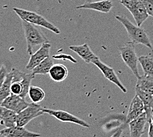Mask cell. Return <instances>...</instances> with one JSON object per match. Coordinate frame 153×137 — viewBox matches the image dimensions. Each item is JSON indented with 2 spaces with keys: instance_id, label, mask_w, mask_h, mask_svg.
Wrapping results in <instances>:
<instances>
[{
  "instance_id": "1",
  "label": "cell",
  "mask_w": 153,
  "mask_h": 137,
  "mask_svg": "<svg viewBox=\"0 0 153 137\" xmlns=\"http://www.w3.org/2000/svg\"><path fill=\"white\" fill-rule=\"evenodd\" d=\"M116 19L125 27L132 42L143 44L149 47L150 49L152 48L151 40L144 28L133 24L125 16L117 15L116 16Z\"/></svg>"
},
{
  "instance_id": "2",
  "label": "cell",
  "mask_w": 153,
  "mask_h": 137,
  "mask_svg": "<svg viewBox=\"0 0 153 137\" xmlns=\"http://www.w3.org/2000/svg\"><path fill=\"white\" fill-rule=\"evenodd\" d=\"M11 71L13 75L11 85V94L19 95L25 98L28 93L31 81L34 78L35 75L33 73L21 72L15 68H13Z\"/></svg>"
},
{
  "instance_id": "3",
  "label": "cell",
  "mask_w": 153,
  "mask_h": 137,
  "mask_svg": "<svg viewBox=\"0 0 153 137\" xmlns=\"http://www.w3.org/2000/svg\"><path fill=\"white\" fill-rule=\"evenodd\" d=\"M24 33L26 39L27 49V51L30 56L33 54V48L36 46L42 45L44 43L49 42L44 34L36 27V25L31 24L28 22L22 20Z\"/></svg>"
},
{
  "instance_id": "4",
  "label": "cell",
  "mask_w": 153,
  "mask_h": 137,
  "mask_svg": "<svg viewBox=\"0 0 153 137\" xmlns=\"http://www.w3.org/2000/svg\"><path fill=\"white\" fill-rule=\"evenodd\" d=\"M13 11L22 20L26 21L31 24L36 25V26H40L47 28V29L53 32V33L56 34H60V30L59 28L52 23H50L47 19L42 17V15L33 11L19 8L15 7L13 8Z\"/></svg>"
},
{
  "instance_id": "5",
  "label": "cell",
  "mask_w": 153,
  "mask_h": 137,
  "mask_svg": "<svg viewBox=\"0 0 153 137\" xmlns=\"http://www.w3.org/2000/svg\"><path fill=\"white\" fill-rule=\"evenodd\" d=\"M120 52L126 65L131 70L137 78H139L141 76L139 74L137 67L139 57H137L135 52V44L132 42L127 43L123 46L120 47Z\"/></svg>"
},
{
  "instance_id": "6",
  "label": "cell",
  "mask_w": 153,
  "mask_h": 137,
  "mask_svg": "<svg viewBox=\"0 0 153 137\" xmlns=\"http://www.w3.org/2000/svg\"><path fill=\"white\" fill-rule=\"evenodd\" d=\"M120 3L128 9L138 26L141 27L148 19L149 15L142 0H121Z\"/></svg>"
},
{
  "instance_id": "7",
  "label": "cell",
  "mask_w": 153,
  "mask_h": 137,
  "mask_svg": "<svg viewBox=\"0 0 153 137\" xmlns=\"http://www.w3.org/2000/svg\"><path fill=\"white\" fill-rule=\"evenodd\" d=\"M42 109L43 108L38 104L33 102L30 104L27 107L17 114L16 125L25 127L30 121L44 114Z\"/></svg>"
},
{
  "instance_id": "8",
  "label": "cell",
  "mask_w": 153,
  "mask_h": 137,
  "mask_svg": "<svg viewBox=\"0 0 153 137\" xmlns=\"http://www.w3.org/2000/svg\"><path fill=\"white\" fill-rule=\"evenodd\" d=\"M42 111L44 113H48L50 115V116L54 117L60 121L73 123L75 124H77V125H79L82 127H87V128H89V127H90L89 124H88L85 121L79 118V117L74 116V115L67 112L65 111L54 110L50 109H46V108H43Z\"/></svg>"
},
{
  "instance_id": "9",
  "label": "cell",
  "mask_w": 153,
  "mask_h": 137,
  "mask_svg": "<svg viewBox=\"0 0 153 137\" xmlns=\"http://www.w3.org/2000/svg\"><path fill=\"white\" fill-rule=\"evenodd\" d=\"M93 64L95 65L100 70L105 78H107L108 80L110 81V82H113V83L114 84H116L117 87H118L120 90H122V91L124 92V93H126L127 92V88L124 87L123 84L122 83V82L120 81L118 76H117L116 73L114 71L113 68H111L108 65L104 64V63L100 61L99 58L97 60H96Z\"/></svg>"
},
{
  "instance_id": "10",
  "label": "cell",
  "mask_w": 153,
  "mask_h": 137,
  "mask_svg": "<svg viewBox=\"0 0 153 137\" xmlns=\"http://www.w3.org/2000/svg\"><path fill=\"white\" fill-rule=\"evenodd\" d=\"M29 103L25 101V98L20 96L11 94L4 100L0 106L11 110L18 114L29 106Z\"/></svg>"
},
{
  "instance_id": "11",
  "label": "cell",
  "mask_w": 153,
  "mask_h": 137,
  "mask_svg": "<svg viewBox=\"0 0 153 137\" xmlns=\"http://www.w3.org/2000/svg\"><path fill=\"white\" fill-rule=\"evenodd\" d=\"M51 48V44L49 42L44 43L41 45L40 49L36 53L32 54L28 61L26 68L28 70L32 71L35 67H36L40 63L47 57H50V51Z\"/></svg>"
},
{
  "instance_id": "12",
  "label": "cell",
  "mask_w": 153,
  "mask_h": 137,
  "mask_svg": "<svg viewBox=\"0 0 153 137\" xmlns=\"http://www.w3.org/2000/svg\"><path fill=\"white\" fill-rule=\"evenodd\" d=\"M0 135L5 137H40L39 133H34L25 129L24 127L15 125L6 127L0 130Z\"/></svg>"
},
{
  "instance_id": "13",
  "label": "cell",
  "mask_w": 153,
  "mask_h": 137,
  "mask_svg": "<svg viewBox=\"0 0 153 137\" xmlns=\"http://www.w3.org/2000/svg\"><path fill=\"white\" fill-rule=\"evenodd\" d=\"M148 123L145 112H143L137 118L129 123L130 137H141L145 133V128Z\"/></svg>"
},
{
  "instance_id": "14",
  "label": "cell",
  "mask_w": 153,
  "mask_h": 137,
  "mask_svg": "<svg viewBox=\"0 0 153 137\" xmlns=\"http://www.w3.org/2000/svg\"><path fill=\"white\" fill-rule=\"evenodd\" d=\"M69 48L75 52L84 61L87 63H94L96 60L98 59V57L92 52L87 44L80 46H71Z\"/></svg>"
},
{
  "instance_id": "15",
  "label": "cell",
  "mask_w": 153,
  "mask_h": 137,
  "mask_svg": "<svg viewBox=\"0 0 153 137\" xmlns=\"http://www.w3.org/2000/svg\"><path fill=\"white\" fill-rule=\"evenodd\" d=\"M143 112H145L144 105L141 98L136 94L130 104L128 113L127 116L126 123H129L131 121L137 118Z\"/></svg>"
},
{
  "instance_id": "16",
  "label": "cell",
  "mask_w": 153,
  "mask_h": 137,
  "mask_svg": "<svg viewBox=\"0 0 153 137\" xmlns=\"http://www.w3.org/2000/svg\"><path fill=\"white\" fill-rule=\"evenodd\" d=\"M135 92L136 94L141 98L143 101L147 121L150 123L151 121L152 114L153 113V95L146 93L137 87H135Z\"/></svg>"
},
{
  "instance_id": "17",
  "label": "cell",
  "mask_w": 153,
  "mask_h": 137,
  "mask_svg": "<svg viewBox=\"0 0 153 137\" xmlns=\"http://www.w3.org/2000/svg\"><path fill=\"white\" fill-rule=\"evenodd\" d=\"M113 3L110 0H102L99 1H94L91 3H85L84 4L77 6L76 9H91L101 13H109L113 7Z\"/></svg>"
},
{
  "instance_id": "18",
  "label": "cell",
  "mask_w": 153,
  "mask_h": 137,
  "mask_svg": "<svg viewBox=\"0 0 153 137\" xmlns=\"http://www.w3.org/2000/svg\"><path fill=\"white\" fill-rule=\"evenodd\" d=\"M50 78L55 82H62L68 76V69L63 64H53L49 72Z\"/></svg>"
},
{
  "instance_id": "19",
  "label": "cell",
  "mask_w": 153,
  "mask_h": 137,
  "mask_svg": "<svg viewBox=\"0 0 153 137\" xmlns=\"http://www.w3.org/2000/svg\"><path fill=\"white\" fill-rule=\"evenodd\" d=\"M17 113L12 110L0 106V119L6 127H11L16 125Z\"/></svg>"
},
{
  "instance_id": "20",
  "label": "cell",
  "mask_w": 153,
  "mask_h": 137,
  "mask_svg": "<svg viewBox=\"0 0 153 137\" xmlns=\"http://www.w3.org/2000/svg\"><path fill=\"white\" fill-rule=\"evenodd\" d=\"M136 87L146 93L153 95V77L144 75L137 78Z\"/></svg>"
},
{
  "instance_id": "21",
  "label": "cell",
  "mask_w": 153,
  "mask_h": 137,
  "mask_svg": "<svg viewBox=\"0 0 153 137\" xmlns=\"http://www.w3.org/2000/svg\"><path fill=\"white\" fill-rule=\"evenodd\" d=\"M53 58L48 57L40 63L36 67L32 70V73L34 75H46L49 74L50 69L53 65Z\"/></svg>"
},
{
  "instance_id": "22",
  "label": "cell",
  "mask_w": 153,
  "mask_h": 137,
  "mask_svg": "<svg viewBox=\"0 0 153 137\" xmlns=\"http://www.w3.org/2000/svg\"><path fill=\"white\" fill-rule=\"evenodd\" d=\"M13 73L11 71L7 73L4 83L1 89H0V105L1 104L5 99L11 94V85L13 81Z\"/></svg>"
},
{
  "instance_id": "23",
  "label": "cell",
  "mask_w": 153,
  "mask_h": 137,
  "mask_svg": "<svg viewBox=\"0 0 153 137\" xmlns=\"http://www.w3.org/2000/svg\"><path fill=\"white\" fill-rule=\"evenodd\" d=\"M28 94L32 101L35 104L41 102L46 96L45 92L42 89L36 86H30Z\"/></svg>"
},
{
  "instance_id": "24",
  "label": "cell",
  "mask_w": 153,
  "mask_h": 137,
  "mask_svg": "<svg viewBox=\"0 0 153 137\" xmlns=\"http://www.w3.org/2000/svg\"><path fill=\"white\" fill-rule=\"evenodd\" d=\"M139 62L144 71V75L153 77V59L149 56H142L139 57Z\"/></svg>"
},
{
  "instance_id": "25",
  "label": "cell",
  "mask_w": 153,
  "mask_h": 137,
  "mask_svg": "<svg viewBox=\"0 0 153 137\" xmlns=\"http://www.w3.org/2000/svg\"><path fill=\"white\" fill-rule=\"evenodd\" d=\"M142 1L149 15L153 17V0H142Z\"/></svg>"
},
{
  "instance_id": "26",
  "label": "cell",
  "mask_w": 153,
  "mask_h": 137,
  "mask_svg": "<svg viewBox=\"0 0 153 137\" xmlns=\"http://www.w3.org/2000/svg\"><path fill=\"white\" fill-rule=\"evenodd\" d=\"M53 58L56 59H62V60H69L73 63H77V61L76 59H75L72 56H71L70 55H67V54H63V53H61V54H57V55L53 56Z\"/></svg>"
},
{
  "instance_id": "27",
  "label": "cell",
  "mask_w": 153,
  "mask_h": 137,
  "mask_svg": "<svg viewBox=\"0 0 153 137\" xmlns=\"http://www.w3.org/2000/svg\"><path fill=\"white\" fill-rule=\"evenodd\" d=\"M7 75V72L6 67L4 65H2L1 68H0V89H1L3 84L4 83Z\"/></svg>"
},
{
  "instance_id": "28",
  "label": "cell",
  "mask_w": 153,
  "mask_h": 137,
  "mask_svg": "<svg viewBox=\"0 0 153 137\" xmlns=\"http://www.w3.org/2000/svg\"><path fill=\"white\" fill-rule=\"evenodd\" d=\"M149 123V137H153V124L150 122Z\"/></svg>"
},
{
  "instance_id": "29",
  "label": "cell",
  "mask_w": 153,
  "mask_h": 137,
  "mask_svg": "<svg viewBox=\"0 0 153 137\" xmlns=\"http://www.w3.org/2000/svg\"><path fill=\"white\" fill-rule=\"evenodd\" d=\"M122 130L120 129V130H117V132L115 133L114 135L111 136V137H121V135H122Z\"/></svg>"
},
{
  "instance_id": "30",
  "label": "cell",
  "mask_w": 153,
  "mask_h": 137,
  "mask_svg": "<svg viewBox=\"0 0 153 137\" xmlns=\"http://www.w3.org/2000/svg\"><path fill=\"white\" fill-rule=\"evenodd\" d=\"M94 1H96V0H86L85 3H91Z\"/></svg>"
},
{
  "instance_id": "31",
  "label": "cell",
  "mask_w": 153,
  "mask_h": 137,
  "mask_svg": "<svg viewBox=\"0 0 153 137\" xmlns=\"http://www.w3.org/2000/svg\"><path fill=\"white\" fill-rule=\"evenodd\" d=\"M152 124H153V113L152 114V117H151V121Z\"/></svg>"
}]
</instances>
